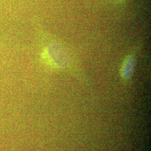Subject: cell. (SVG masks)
Returning <instances> with one entry per match:
<instances>
[{
	"label": "cell",
	"instance_id": "obj_1",
	"mask_svg": "<svg viewBox=\"0 0 151 151\" xmlns=\"http://www.w3.org/2000/svg\"><path fill=\"white\" fill-rule=\"evenodd\" d=\"M52 52H53V61L56 66L60 68H65L68 65V56L64 48L60 45H54L52 48Z\"/></svg>",
	"mask_w": 151,
	"mask_h": 151
},
{
	"label": "cell",
	"instance_id": "obj_2",
	"mask_svg": "<svg viewBox=\"0 0 151 151\" xmlns=\"http://www.w3.org/2000/svg\"><path fill=\"white\" fill-rule=\"evenodd\" d=\"M134 67L135 60L134 58L132 56L128 57L124 61V63L122 65L121 73L123 77L125 78L130 77L133 72Z\"/></svg>",
	"mask_w": 151,
	"mask_h": 151
}]
</instances>
